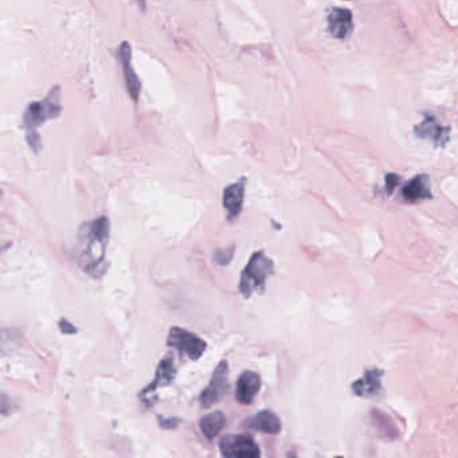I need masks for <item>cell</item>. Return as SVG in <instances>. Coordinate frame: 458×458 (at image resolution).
Wrapping results in <instances>:
<instances>
[{
	"label": "cell",
	"instance_id": "6da1fadb",
	"mask_svg": "<svg viewBox=\"0 0 458 458\" xmlns=\"http://www.w3.org/2000/svg\"><path fill=\"white\" fill-rule=\"evenodd\" d=\"M109 240V220L99 218L85 224L80 233V263L83 270L99 277L104 270L105 250Z\"/></svg>",
	"mask_w": 458,
	"mask_h": 458
},
{
	"label": "cell",
	"instance_id": "7a4b0ae2",
	"mask_svg": "<svg viewBox=\"0 0 458 458\" xmlns=\"http://www.w3.org/2000/svg\"><path fill=\"white\" fill-rule=\"evenodd\" d=\"M62 89L60 85L53 86L43 100L28 104L23 113V129L26 140L34 152L40 149V138L37 129L49 120L57 119L62 113Z\"/></svg>",
	"mask_w": 458,
	"mask_h": 458
},
{
	"label": "cell",
	"instance_id": "3957f363",
	"mask_svg": "<svg viewBox=\"0 0 458 458\" xmlns=\"http://www.w3.org/2000/svg\"><path fill=\"white\" fill-rule=\"evenodd\" d=\"M273 272V262L268 259L263 253H254V256L250 259L249 263L246 265L240 282L239 289L240 292L249 297L253 292L259 291L266 282L268 277Z\"/></svg>",
	"mask_w": 458,
	"mask_h": 458
},
{
	"label": "cell",
	"instance_id": "277c9868",
	"mask_svg": "<svg viewBox=\"0 0 458 458\" xmlns=\"http://www.w3.org/2000/svg\"><path fill=\"white\" fill-rule=\"evenodd\" d=\"M167 344L193 360L199 359L206 351V343L199 336L178 327L171 328Z\"/></svg>",
	"mask_w": 458,
	"mask_h": 458
},
{
	"label": "cell",
	"instance_id": "5b68a950",
	"mask_svg": "<svg viewBox=\"0 0 458 458\" xmlns=\"http://www.w3.org/2000/svg\"><path fill=\"white\" fill-rule=\"evenodd\" d=\"M220 449L224 457L257 458L261 455L256 441L246 434L223 437Z\"/></svg>",
	"mask_w": 458,
	"mask_h": 458
},
{
	"label": "cell",
	"instance_id": "8992f818",
	"mask_svg": "<svg viewBox=\"0 0 458 458\" xmlns=\"http://www.w3.org/2000/svg\"><path fill=\"white\" fill-rule=\"evenodd\" d=\"M227 390H229V364L226 360H223L214 371V375L210 380L208 386L203 390L200 395L202 406L211 407L224 397Z\"/></svg>",
	"mask_w": 458,
	"mask_h": 458
},
{
	"label": "cell",
	"instance_id": "52a82bcc",
	"mask_svg": "<svg viewBox=\"0 0 458 458\" xmlns=\"http://www.w3.org/2000/svg\"><path fill=\"white\" fill-rule=\"evenodd\" d=\"M414 133L419 139L429 140L436 147L443 148L450 139V128L439 124L434 116L425 113V119L414 126Z\"/></svg>",
	"mask_w": 458,
	"mask_h": 458
},
{
	"label": "cell",
	"instance_id": "ba28073f",
	"mask_svg": "<svg viewBox=\"0 0 458 458\" xmlns=\"http://www.w3.org/2000/svg\"><path fill=\"white\" fill-rule=\"evenodd\" d=\"M117 58L122 66V73H124V80L126 85L128 95L131 96L132 100H139L140 92H141V82L138 79V74L133 69L132 63V46L128 42H122L120 44L119 51H117Z\"/></svg>",
	"mask_w": 458,
	"mask_h": 458
},
{
	"label": "cell",
	"instance_id": "9c48e42d",
	"mask_svg": "<svg viewBox=\"0 0 458 458\" xmlns=\"http://www.w3.org/2000/svg\"><path fill=\"white\" fill-rule=\"evenodd\" d=\"M328 31L338 40H347L354 30L352 13L347 8L334 7L327 14Z\"/></svg>",
	"mask_w": 458,
	"mask_h": 458
},
{
	"label": "cell",
	"instance_id": "30bf717a",
	"mask_svg": "<svg viewBox=\"0 0 458 458\" xmlns=\"http://www.w3.org/2000/svg\"><path fill=\"white\" fill-rule=\"evenodd\" d=\"M175 374H177V367H175V363H174L172 358L163 359L160 361L159 367H158V371H156V375H155V379H154L152 384H149L141 393V399L145 403L151 404L154 402L152 397L155 395L156 389L170 384L174 380V378H175Z\"/></svg>",
	"mask_w": 458,
	"mask_h": 458
},
{
	"label": "cell",
	"instance_id": "8fae6325",
	"mask_svg": "<svg viewBox=\"0 0 458 458\" xmlns=\"http://www.w3.org/2000/svg\"><path fill=\"white\" fill-rule=\"evenodd\" d=\"M245 186H246V179H242L230 184L229 187L224 188L223 191V206L227 211V218L229 220L238 218L243 204V197H245Z\"/></svg>",
	"mask_w": 458,
	"mask_h": 458
},
{
	"label": "cell",
	"instance_id": "7c38bea8",
	"mask_svg": "<svg viewBox=\"0 0 458 458\" xmlns=\"http://www.w3.org/2000/svg\"><path fill=\"white\" fill-rule=\"evenodd\" d=\"M261 390V378L253 371L240 374L236 389V398L242 404L252 403Z\"/></svg>",
	"mask_w": 458,
	"mask_h": 458
},
{
	"label": "cell",
	"instance_id": "4fadbf2b",
	"mask_svg": "<svg viewBox=\"0 0 458 458\" xmlns=\"http://www.w3.org/2000/svg\"><path fill=\"white\" fill-rule=\"evenodd\" d=\"M382 375L383 373L379 370H368L363 378L358 379L352 384V391L358 397H377L382 391Z\"/></svg>",
	"mask_w": 458,
	"mask_h": 458
},
{
	"label": "cell",
	"instance_id": "5bb4252c",
	"mask_svg": "<svg viewBox=\"0 0 458 458\" xmlns=\"http://www.w3.org/2000/svg\"><path fill=\"white\" fill-rule=\"evenodd\" d=\"M402 197L406 202H418V200L432 198L430 179L427 175H417L416 178L409 180L402 187Z\"/></svg>",
	"mask_w": 458,
	"mask_h": 458
},
{
	"label": "cell",
	"instance_id": "9a60e30c",
	"mask_svg": "<svg viewBox=\"0 0 458 458\" xmlns=\"http://www.w3.org/2000/svg\"><path fill=\"white\" fill-rule=\"evenodd\" d=\"M246 423L249 427L259 430L265 434H279V430H281V420L273 411H269V410L259 411L256 416H253L252 418L249 419Z\"/></svg>",
	"mask_w": 458,
	"mask_h": 458
},
{
	"label": "cell",
	"instance_id": "2e32d148",
	"mask_svg": "<svg viewBox=\"0 0 458 458\" xmlns=\"http://www.w3.org/2000/svg\"><path fill=\"white\" fill-rule=\"evenodd\" d=\"M224 426V416L222 411H214L207 414L200 420V430L207 439H214Z\"/></svg>",
	"mask_w": 458,
	"mask_h": 458
},
{
	"label": "cell",
	"instance_id": "e0dca14e",
	"mask_svg": "<svg viewBox=\"0 0 458 458\" xmlns=\"http://www.w3.org/2000/svg\"><path fill=\"white\" fill-rule=\"evenodd\" d=\"M400 181V177L397 175V174H389L386 177V188H387V193H391L394 191V188L397 187Z\"/></svg>",
	"mask_w": 458,
	"mask_h": 458
},
{
	"label": "cell",
	"instance_id": "ac0fdd59",
	"mask_svg": "<svg viewBox=\"0 0 458 458\" xmlns=\"http://www.w3.org/2000/svg\"><path fill=\"white\" fill-rule=\"evenodd\" d=\"M60 328H62V331H65L66 334H73L76 329H74V327L73 325H70L66 320H62L60 322Z\"/></svg>",
	"mask_w": 458,
	"mask_h": 458
},
{
	"label": "cell",
	"instance_id": "d6986e66",
	"mask_svg": "<svg viewBox=\"0 0 458 458\" xmlns=\"http://www.w3.org/2000/svg\"><path fill=\"white\" fill-rule=\"evenodd\" d=\"M138 3H139L140 7L142 8V10H145V7H147V0H136Z\"/></svg>",
	"mask_w": 458,
	"mask_h": 458
}]
</instances>
